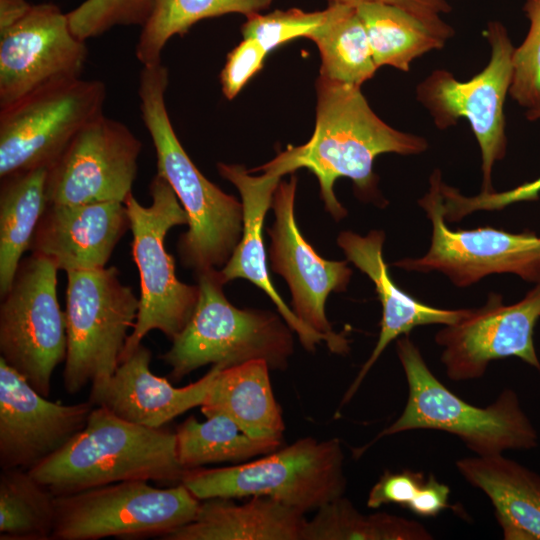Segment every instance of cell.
Returning <instances> with one entry per match:
<instances>
[{"instance_id":"34","label":"cell","mask_w":540,"mask_h":540,"mask_svg":"<svg viewBox=\"0 0 540 540\" xmlns=\"http://www.w3.org/2000/svg\"><path fill=\"white\" fill-rule=\"evenodd\" d=\"M327 17V8L307 12L299 8L274 10L267 14L246 16L241 26L243 38L253 39L270 53L279 46L300 37H306Z\"/></svg>"},{"instance_id":"29","label":"cell","mask_w":540,"mask_h":540,"mask_svg":"<svg viewBox=\"0 0 540 540\" xmlns=\"http://www.w3.org/2000/svg\"><path fill=\"white\" fill-rule=\"evenodd\" d=\"M175 434L178 461L185 470L244 461L281 446V440L250 437L224 415L210 416L203 422L191 416L178 426Z\"/></svg>"},{"instance_id":"14","label":"cell","mask_w":540,"mask_h":540,"mask_svg":"<svg viewBox=\"0 0 540 540\" xmlns=\"http://www.w3.org/2000/svg\"><path fill=\"white\" fill-rule=\"evenodd\" d=\"M142 142L104 113L71 140L47 169L48 204L124 202L132 193Z\"/></svg>"},{"instance_id":"12","label":"cell","mask_w":540,"mask_h":540,"mask_svg":"<svg viewBox=\"0 0 540 540\" xmlns=\"http://www.w3.org/2000/svg\"><path fill=\"white\" fill-rule=\"evenodd\" d=\"M58 268L31 254L21 260L0 303V358L49 397L56 367L65 362V313L57 299Z\"/></svg>"},{"instance_id":"23","label":"cell","mask_w":540,"mask_h":540,"mask_svg":"<svg viewBox=\"0 0 540 540\" xmlns=\"http://www.w3.org/2000/svg\"><path fill=\"white\" fill-rule=\"evenodd\" d=\"M305 513L275 499L255 496L237 504L231 498L202 500L193 521L165 540H303Z\"/></svg>"},{"instance_id":"40","label":"cell","mask_w":540,"mask_h":540,"mask_svg":"<svg viewBox=\"0 0 540 540\" xmlns=\"http://www.w3.org/2000/svg\"><path fill=\"white\" fill-rule=\"evenodd\" d=\"M450 488L429 474L417 496L409 506L414 514L421 517H433L450 507Z\"/></svg>"},{"instance_id":"8","label":"cell","mask_w":540,"mask_h":540,"mask_svg":"<svg viewBox=\"0 0 540 540\" xmlns=\"http://www.w3.org/2000/svg\"><path fill=\"white\" fill-rule=\"evenodd\" d=\"M66 273L63 383L73 395L116 371L138 315L139 298L120 281L114 266Z\"/></svg>"},{"instance_id":"10","label":"cell","mask_w":540,"mask_h":540,"mask_svg":"<svg viewBox=\"0 0 540 540\" xmlns=\"http://www.w3.org/2000/svg\"><path fill=\"white\" fill-rule=\"evenodd\" d=\"M200 502L182 483L162 489L145 480L56 496L52 539L164 536L193 521Z\"/></svg>"},{"instance_id":"26","label":"cell","mask_w":540,"mask_h":540,"mask_svg":"<svg viewBox=\"0 0 540 540\" xmlns=\"http://www.w3.org/2000/svg\"><path fill=\"white\" fill-rule=\"evenodd\" d=\"M47 168L16 172L0 185V296L11 287L48 205Z\"/></svg>"},{"instance_id":"16","label":"cell","mask_w":540,"mask_h":540,"mask_svg":"<svg viewBox=\"0 0 540 540\" xmlns=\"http://www.w3.org/2000/svg\"><path fill=\"white\" fill-rule=\"evenodd\" d=\"M296 187L297 177L292 175L288 182L280 181L273 195L275 221L268 230L272 270L286 280L296 316L326 337L330 351L345 354L349 342L333 331L325 304L331 292L345 291L352 270L346 261L323 259L304 239L294 214Z\"/></svg>"},{"instance_id":"30","label":"cell","mask_w":540,"mask_h":540,"mask_svg":"<svg viewBox=\"0 0 540 540\" xmlns=\"http://www.w3.org/2000/svg\"><path fill=\"white\" fill-rule=\"evenodd\" d=\"M273 0H157L141 31L135 55L142 66L161 62L167 42L183 36L201 20L239 13L248 16L266 10Z\"/></svg>"},{"instance_id":"35","label":"cell","mask_w":540,"mask_h":540,"mask_svg":"<svg viewBox=\"0 0 540 540\" xmlns=\"http://www.w3.org/2000/svg\"><path fill=\"white\" fill-rule=\"evenodd\" d=\"M523 11L529 29L514 50L509 95L520 106L530 109L540 101V0H526Z\"/></svg>"},{"instance_id":"22","label":"cell","mask_w":540,"mask_h":540,"mask_svg":"<svg viewBox=\"0 0 540 540\" xmlns=\"http://www.w3.org/2000/svg\"><path fill=\"white\" fill-rule=\"evenodd\" d=\"M383 231L372 230L366 236L351 231L341 232L337 242L348 261L365 273L375 285L382 305V318L377 343L367 361L344 394L341 406L355 395L366 375L386 347L401 335L428 324L451 325L459 321L468 309L446 310L428 306L397 286L383 258Z\"/></svg>"},{"instance_id":"39","label":"cell","mask_w":540,"mask_h":540,"mask_svg":"<svg viewBox=\"0 0 540 540\" xmlns=\"http://www.w3.org/2000/svg\"><path fill=\"white\" fill-rule=\"evenodd\" d=\"M328 5L358 6L368 2H381L397 6L418 17L430 26L448 34L454 35V29L447 24L442 15L451 11L446 0H326Z\"/></svg>"},{"instance_id":"7","label":"cell","mask_w":540,"mask_h":540,"mask_svg":"<svg viewBox=\"0 0 540 540\" xmlns=\"http://www.w3.org/2000/svg\"><path fill=\"white\" fill-rule=\"evenodd\" d=\"M149 193L150 206L142 205L133 193L124 200L141 294L138 315L120 362L152 330H159L172 340L190 320L199 299L198 285H188L177 278L174 258L165 247L168 231L188 224L186 212L169 183L157 174L150 182Z\"/></svg>"},{"instance_id":"33","label":"cell","mask_w":540,"mask_h":540,"mask_svg":"<svg viewBox=\"0 0 540 540\" xmlns=\"http://www.w3.org/2000/svg\"><path fill=\"white\" fill-rule=\"evenodd\" d=\"M157 0H84L67 12L74 35L86 41L117 26L142 27L151 16Z\"/></svg>"},{"instance_id":"24","label":"cell","mask_w":540,"mask_h":540,"mask_svg":"<svg viewBox=\"0 0 540 540\" xmlns=\"http://www.w3.org/2000/svg\"><path fill=\"white\" fill-rule=\"evenodd\" d=\"M456 468L488 497L505 540H540V474L503 454L462 458Z\"/></svg>"},{"instance_id":"5","label":"cell","mask_w":540,"mask_h":540,"mask_svg":"<svg viewBox=\"0 0 540 540\" xmlns=\"http://www.w3.org/2000/svg\"><path fill=\"white\" fill-rule=\"evenodd\" d=\"M196 277V308L160 357L171 368L170 378L178 382L208 364L227 368L253 360L266 361L270 369H286L294 342L285 320L271 311L233 306L217 269L198 272Z\"/></svg>"},{"instance_id":"6","label":"cell","mask_w":540,"mask_h":540,"mask_svg":"<svg viewBox=\"0 0 540 540\" xmlns=\"http://www.w3.org/2000/svg\"><path fill=\"white\" fill-rule=\"evenodd\" d=\"M180 483L201 501L261 496L306 513L344 495V453L338 439L306 437L244 464L185 470Z\"/></svg>"},{"instance_id":"19","label":"cell","mask_w":540,"mask_h":540,"mask_svg":"<svg viewBox=\"0 0 540 540\" xmlns=\"http://www.w3.org/2000/svg\"><path fill=\"white\" fill-rule=\"evenodd\" d=\"M128 229L124 202L48 204L29 250L65 272L100 269Z\"/></svg>"},{"instance_id":"11","label":"cell","mask_w":540,"mask_h":540,"mask_svg":"<svg viewBox=\"0 0 540 540\" xmlns=\"http://www.w3.org/2000/svg\"><path fill=\"white\" fill-rule=\"evenodd\" d=\"M106 95L104 82L79 77L48 84L0 108V178L48 169L103 113Z\"/></svg>"},{"instance_id":"2","label":"cell","mask_w":540,"mask_h":540,"mask_svg":"<svg viewBox=\"0 0 540 540\" xmlns=\"http://www.w3.org/2000/svg\"><path fill=\"white\" fill-rule=\"evenodd\" d=\"M168 83L162 62L142 66L139 110L155 149L156 174L169 183L188 217V230L177 243L180 260L198 273L227 263L242 236L243 206L209 181L184 150L166 107Z\"/></svg>"},{"instance_id":"15","label":"cell","mask_w":540,"mask_h":540,"mask_svg":"<svg viewBox=\"0 0 540 540\" xmlns=\"http://www.w3.org/2000/svg\"><path fill=\"white\" fill-rule=\"evenodd\" d=\"M540 319V281L520 301L506 305L491 293L479 309H468L456 323L445 325L435 336L443 347L441 362L449 379L466 381L482 377L490 362L517 357L540 370L533 334Z\"/></svg>"},{"instance_id":"3","label":"cell","mask_w":540,"mask_h":540,"mask_svg":"<svg viewBox=\"0 0 540 540\" xmlns=\"http://www.w3.org/2000/svg\"><path fill=\"white\" fill-rule=\"evenodd\" d=\"M55 496L129 480L181 481L176 434L126 421L94 406L87 424L58 452L29 471Z\"/></svg>"},{"instance_id":"37","label":"cell","mask_w":540,"mask_h":540,"mask_svg":"<svg viewBox=\"0 0 540 540\" xmlns=\"http://www.w3.org/2000/svg\"><path fill=\"white\" fill-rule=\"evenodd\" d=\"M425 480L422 472L408 469L400 472L386 471L371 488L367 506L375 509L386 504H396L409 508Z\"/></svg>"},{"instance_id":"4","label":"cell","mask_w":540,"mask_h":540,"mask_svg":"<svg viewBox=\"0 0 540 540\" xmlns=\"http://www.w3.org/2000/svg\"><path fill=\"white\" fill-rule=\"evenodd\" d=\"M396 350L405 373L408 397L401 415L374 441L423 429L455 435L477 456L538 446V432L513 389L503 390L488 406H474L437 379L408 335L397 340Z\"/></svg>"},{"instance_id":"17","label":"cell","mask_w":540,"mask_h":540,"mask_svg":"<svg viewBox=\"0 0 540 540\" xmlns=\"http://www.w3.org/2000/svg\"><path fill=\"white\" fill-rule=\"evenodd\" d=\"M87 56L67 13L53 3L32 5L0 34V108L48 84L81 77Z\"/></svg>"},{"instance_id":"18","label":"cell","mask_w":540,"mask_h":540,"mask_svg":"<svg viewBox=\"0 0 540 540\" xmlns=\"http://www.w3.org/2000/svg\"><path fill=\"white\" fill-rule=\"evenodd\" d=\"M0 358V467L30 471L86 426L94 405L50 401Z\"/></svg>"},{"instance_id":"41","label":"cell","mask_w":540,"mask_h":540,"mask_svg":"<svg viewBox=\"0 0 540 540\" xmlns=\"http://www.w3.org/2000/svg\"><path fill=\"white\" fill-rule=\"evenodd\" d=\"M31 7L27 0H0V34L22 20Z\"/></svg>"},{"instance_id":"27","label":"cell","mask_w":540,"mask_h":540,"mask_svg":"<svg viewBox=\"0 0 540 540\" xmlns=\"http://www.w3.org/2000/svg\"><path fill=\"white\" fill-rule=\"evenodd\" d=\"M367 32L377 68L391 66L408 72L418 57L444 47L451 38L406 10L381 2L356 6Z\"/></svg>"},{"instance_id":"31","label":"cell","mask_w":540,"mask_h":540,"mask_svg":"<svg viewBox=\"0 0 540 540\" xmlns=\"http://www.w3.org/2000/svg\"><path fill=\"white\" fill-rule=\"evenodd\" d=\"M56 496L27 470L1 469L0 539H52Z\"/></svg>"},{"instance_id":"28","label":"cell","mask_w":540,"mask_h":540,"mask_svg":"<svg viewBox=\"0 0 540 540\" xmlns=\"http://www.w3.org/2000/svg\"><path fill=\"white\" fill-rule=\"evenodd\" d=\"M307 38L320 52V75L331 81L361 87L378 69L354 6L328 5L325 21Z\"/></svg>"},{"instance_id":"9","label":"cell","mask_w":540,"mask_h":540,"mask_svg":"<svg viewBox=\"0 0 540 540\" xmlns=\"http://www.w3.org/2000/svg\"><path fill=\"white\" fill-rule=\"evenodd\" d=\"M491 55L488 64L467 81L450 71L436 69L416 87V99L430 114L435 126L445 130L466 119L478 142L482 158V192H494L492 170L506 155L504 106L513 79L512 44L506 27L489 21L484 31Z\"/></svg>"},{"instance_id":"32","label":"cell","mask_w":540,"mask_h":540,"mask_svg":"<svg viewBox=\"0 0 540 540\" xmlns=\"http://www.w3.org/2000/svg\"><path fill=\"white\" fill-rule=\"evenodd\" d=\"M421 523L376 512L364 515L341 496L317 509L307 520L303 540H430Z\"/></svg>"},{"instance_id":"1","label":"cell","mask_w":540,"mask_h":540,"mask_svg":"<svg viewBox=\"0 0 540 540\" xmlns=\"http://www.w3.org/2000/svg\"><path fill=\"white\" fill-rule=\"evenodd\" d=\"M316 123L312 137L298 147H289L274 159L286 174L307 168L318 179L326 210L338 221L347 211L337 200L334 184L340 177L352 180L361 198H377L378 177L374 161L383 153L416 155L428 148L419 135L397 130L370 107L361 87L331 81L321 75L316 81Z\"/></svg>"},{"instance_id":"21","label":"cell","mask_w":540,"mask_h":540,"mask_svg":"<svg viewBox=\"0 0 540 540\" xmlns=\"http://www.w3.org/2000/svg\"><path fill=\"white\" fill-rule=\"evenodd\" d=\"M219 174L238 189L243 206V231L231 257L220 270L223 282L243 278L271 298L282 318L296 332L302 345L313 351L321 341L327 344L325 336L306 326L282 300L270 280L266 252L262 237L264 218L272 207L273 195L286 174L274 159L257 167L254 171H263L260 176L250 175L243 165L218 163Z\"/></svg>"},{"instance_id":"13","label":"cell","mask_w":540,"mask_h":540,"mask_svg":"<svg viewBox=\"0 0 540 540\" xmlns=\"http://www.w3.org/2000/svg\"><path fill=\"white\" fill-rule=\"evenodd\" d=\"M442 175L436 169L429 191L419 200L432 223L428 252L395 265L417 272L439 271L458 287H467L494 273H512L540 281V237L533 232L510 233L492 227L451 230L445 222Z\"/></svg>"},{"instance_id":"20","label":"cell","mask_w":540,"mask_h":540,"mask_svg":"<svg viewBox=\"0 0 540 540\" xmlns=\"http://www.w3.org/2000/svg\"><path fill=\"white\" fill-rule=\"evenodd\" d=\"M151 351L140 344L123 359L113 375L91 385L88 400L116 416L150 428H161L188 410L201 406L218 374L221 364L198 381L184 387H174L166 378L150 369Z\"/></svg>"},{"instance_id":"38","label":"cell","mask_w":540,"mask_h":540,"mask_svg":"<svg viewBox=\"0 0 540 540\" xmlns=\"http://www.w3.org/2000/svg\"><path fill=\"white\" fill-rule=\"evenodd\" d=\"M525 117L529 121L540 119V101L532 108L527 109ZM539 195L540 177L507 191L481 192L477 196L468 197L466 199V207L469 212L477 210H500L513 203L537 200Z\"/></svg>"},{"instance_id":"25","label":"cell","mask_w":540,"mask_h":540,"mask_svg":"<svg viewBox=\"0 0 540 540\" xmlns=\"http://www.w3.org/2000/svg\"><path fill=\"white\" fill-rule=\"evenodd\" d=\"M264 360L222 368L201 404L206 417L224 415L252 438L281 440L285 424Z\"/></svg>"},{"instance_id":"36","label":"cell","mask_w":540,"mask_h":540,"mask_svg":"<svg viewBox=\"0 0 540 540\" xmlns=\"http://www.w3.org/2000/svg\"><path fill=\"white\" fill-rule=\"evenodd\" d=\"M267 52L253 39L243 40L227 55L220 83L228 100L235 98L247 82L262 69Z\"/></svg>"}]
</instances>
